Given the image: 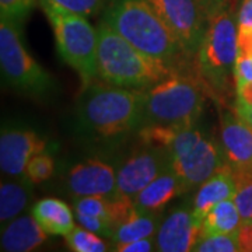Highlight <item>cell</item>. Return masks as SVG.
Listing matches in <instances>:
<instances>
[{
    "label": "cell",
    "mask_w": 252,
    "mask_h": 252,
    "mask_svg": "<svg viewBox=\"0 0 252 252\" xmlns=\"http://www.w3.org/2000/svg\"><path fill=\"white\" fill-rule=\"evenodd\" d=\"M160 216L153 212H136L135 215L129 217L122 224H119L114 230L111 241L114 245L126 244L156 235L160 227Z\"/></svg>",
    "instance_id": "obj_22"
},
{
    "label": "cell",
    "mask_w": 252,
    "mask_h": 252,
    "mask_svg": "<svg viewBox=\"0 0 252 252\" xmlns=\"http://www.w3.org/2000/svg\"><path fill=\"white\" fill-rule=\"evenodd\" d=\"M234 202L243 221L252 220V177L237 180V192Z\"/></svg>",
    "instance_id": "obj_27"
},
{
    "label": "cell",
    "mask_w": 252,
    "mask_h": 252,
    "mask_svg": "<svg viewBox=\"0 0 252 252\" xmlns=\"http://www.w3.org/2000/svg\"><path fill=\"white\" fill-rule=\"evenodd\" d=\"M34 4L35 0H0V14L1 18L18 23L27 17Z\"/></svg>",
    "instance_id": "obj_28"
},
{
    "label": "cell",
    "mask_w": 252,
    "mask_h": 252,
    "mask_svg": "<svg viewBox=\"0 0 252 252\" xmlns=\"http://www.w3.org/2000/svg\"><path fill=\"white\" fill-rule=\"evenodd\" d=\"M31 213L51 235H67L76 227L72 209L61 199H41L32 206Z\"/></svg>",
    "instance_id": "obj_19"
},
{
    "label": "cell",
    "mask_w": 252,
    "mask_h": 252,
    "mask_svg": "<svg viewBox=\"0 0 252 252\" xmlns=\"http://www.w3.org/2000/svg\"><path fill=\"white\" fill-rule=\"evenodd\" d=\"M193 251L198 252H237L241 251L238 230L225 234L206 235L200 238Z\"/></svg>",
    "instance_id": "obj_24"
},
{
    "label": "cell",
    "mask_w": 252,
    "mask_h": 252,
    "mask_svg": "<svg viewBox=\"0 0 252 252\" xmlns=\"http://www.w3.org/2000/svg\"><path fill=\"white\" fill-rule=\"evenodd\" d=\"M104 23L142 52L171 66L178 55L185 54L147 0H117L105 11Z\"/></svg>",
    "instance_id": "obj_3"
},
{
    "label": "cell",
    "mask_w": 252,
    "mask_h": 252,
    "mask_svg": "<svg viewBox=\"0 0 252 252\" xmlns=\"http://www.w3.org/2000/svg\"><path fill=\"white\" fill-rule=\"evenodd\" d=\"M114 251L119 252H150L157 250L156 248V237H146V238H140V240H136L132 243L126 244H118L114 245Z\"/></svg>",
    "instance_id": "obj_31"
},
{
    "label": "cell",
    "mask_w": 252,
    "mask_h": 252,
    "mask_svg": "<svg viewBox=\"0 0 252 252\" xmlns=\"http://www.w3.org/2000/svg\"><path fill=\"white\" fill-rule=\"evenodd\" d=\"M56 6L64 10H69L72 13H77L84 17L93 16L98 13L104 7L105 0H49Z\"/></svg>",
    "instance_id": "obj_29"
},
{
    "label": "cell",
    "mask_w": 252,
    "mask_h": 252,
    "mask_svg": "<svg viewBox=\"0 0 252 252\" xmlns=\"http://www.w3.org/2000/svg\"><path fill=\"white\" fill-rule=\"evenodd\" d=\"M243 223L234 199H225L212 207L202 221V238L206 235L233 233Z\"/></svg>",
    "instance_id": "obj_21"
},
{
    "label": "cell",
    "mask_w": 252,
    "mask_h": 252,
    "mask_svg": "<svg viewBox=\"0 0 252 252\" xmlns=\"http://www.w3.org/2000/svg\"><path fill=\"white\" fill-rule=\"evenodd\" d=\"M251 221H252V220H251Z\"/></svg>",
    "instance_id": "obj_36"
},
{
    "label": "cell",
    "mask_w": 252,
    "mask_h": 252,
    "mask_svg": "<svg viewBox=\"0 0 252 252\" xmlns=\"http://www.w3.org/2000/svg\"><path fill=\"white\" fill-rule=\"evenodd\" d=\"M237 30L233 0H225L220 9L207 17L206 30L196 52L202 79L219 95L228 91L234 77L238 54Z\"/></svg>",
    "instance_id": "obj_4"
},
{
    "label": "cell",
    "mask_w": 252,
    "mask_h": 252,
    "mask_svg": "<svg viewBox=\"0 0 252 252\" xmlns=\"http://www.w3.org/2000/svg\"><path fill=\"white\" fill-rule=\"evenodd\" d=\"M41 6L54 28L59 56L77 72L83 90H86L98 76V30L91 26L87 17L62 9L49 0H41Z\"/></svg>",
    "instance_id": "obj_5"
},
{
    "label": "cell",
    "mask_w": 252,
    "mask_h": 252,
    "mask_svg": "<svg viewBox=\"0 0 252 252\" xmlns=\"http://www.w3.org/2000/svg\"><path fill=\"white\" fill-rule=\"evenodd\" d=\"M202 137L203 133L196 125H143L139 130V139L146 146L167 152L171 160L188 153Z\"/></svg>",
    "instance_id": "obj_15"
},
{
    "label": "cell",
    "mask_w": 252,
    "mask_h": 252,
    "mask_svg": "<svg viewBox=\"0 0 252 252\" xmlns=\"http://www.w3.org/2000/svg\"><path fill=\"white\" fill-rule=\"evenodd\" d=\"M74 212L76 213L91 215V216L102 217V219L108 220L109 223H111L109 198H105V196H84V198H76V200H74Z\"/></svg>",
    "instance_id": "obj_26"
},
{
    "label": "cell",
    "mask_w": 252,
    "mask_h": 252,
    "mask_svg": "<svg viewBox=\"0 0 252 252\" xmlns=\"http://www.w3.org/2000/svg\"><path fill=\"white\" fill-rule=\"evenodd\" d=\"M0 66L6 83L31 95H45L54 89L52 76L28 54L14 21L0 23Z\"/></svg>",
    "instance_id": "obj_7"
},
{
    "label": "cell",
    "mask_w": 252,
    "mask_h": 252,
    "mask_svg": "<svg viewBox=\"0 0 252 252\" xmlns=\"http://www.w3.org/2000/svg\"><path fill=\"white\" fill-rule=\"evenodd\" d=\"M66 185L67 190L74 198H112L117 193V175L108 162L90 158L72 167Z\"/></svg>",
    "instance_id": "obj_14"
},
{
    "label": "cell",
    "mask_w": 252,
    "mask_h": 252,
    "mask_svg": "<svg viewBox=\"0 0 252 252\" xmlns=\"http://www.w3.org/2000/svg\"><path fill=\"white\" fill-rule=\"evenodd\" d=\"M46 150V142L31 129L4 127L0 136V168L10 177H24L30 160Z\"/></svg>",
    "instance_id": "obj_13"
},
{
    "label": "cell",
    "mask_w": 252,
    "mask_h": 252,
    "mask_svg": "<svg viewBox=\"0 0 252 252\" xmlns=\"http://www.w3.org/2000/svg\"><path fill=\"white\" fill-rule=\"evenodd\" d=\"M221 165H224L221 149L205 136L188 153L171 160V168L180 178L182 193L203 184Z\"/></svg>",
    "instance_id": "obj_11"
},
{
    "label": "cell",
    "mask_w": 252,
    "mask_h": 252,
    "mask_svg": "<svg viewBox=\"0 0 252 252\" xmlns=\"http://www.w3.org/2000/svg\"><path fill=\"white\" fill-rule=\"evenodd\" d=\"M48 233L38 224L35 217L24 215L16 217L9 224L1 227V251H34L45 243Z\"/></svg>",
    "instance_id": "obj_16"
},
{
    "label": "cell",
    "mask_w": 252,
    "mask_h": 252,
    "mask_svg": "<svg viewBox=\"0 0 252 252\" xmlns=\"http://www.w3.org/2000/svg\"><path fill=\"white\" fill-rule=\"evenodd\" d=\"M224 1L225 0H198L199 6L202 7L203 13L206 14V17L212 16L215 11L220 9Z\"/></svg>",
    "instance_id": "obj_34"
},
{
    "label": "cell",
    "mask_w": 252,
    "mask_h": 252,
    "mask_svg": "<svg viewBox=\"0 0 252 252\" xmlns=\"http://www.w3.org/2000/svg\"><path fill=\"white\" fill-rule=\"evenodd\" d=\"M205 94L198 81L174 72L146 90L143 125H196Z\"/></svg>",
    "instance_id": "obj_6"
},
{
    "label": "cell",
    "mask_w": 252,
    "mask_h": 252,
    "mask_svg": "<svg viewBox=\"0 0 252 252\" xmlns=\"http://www.w3.org/2000/svg\"><path fill=\"white\" fill-rule=\"evenodd\" d=\"M235 87H237V102L252 105V80L240 81L235 84Z\"/></svg>",
    "instance_id": "obj_33"
},
{
    "label": "cell",
    "mask_w": 252,
    "mask_h": 252,
    "mask_svg": "<svg viewBox=\"0 0 252 252\" xmlns=\"http://www.w3.org/2000/svg\"><path fill=\"white\" fill-rule=\"evenodd\" d=\"M235 111L252 127V105H247V104H243V102H237Z\"/></svg>",
    "instance_id": "obj_35"
},
{
    "label": "cell",
    "mask_w": 252,
    "mask_h": 252,
    "mask_svg": "<svg viewBox=\"0 0 252 252\" xmlns=\"http://www.w3.org/2000/svg\"><path fill=\"white\" fill-rule=\"evenodd\" d=\"M181 193L182 188L180 178L170 167L157 175L143 190H140L133 198V203L139 212L158 213Z\"/></svg>",
    "instance_id": "obj_18"
},
{
    "label": "cell",
    "mask_w": 252,
    "mask_h": 252,
    "mask_svg": "<svg viewBox=\"0 0 252 252\" xmlns=\"http://www.w3.org/2000/svg\"><path fill=\"white\" fill-rule=\"evenodd\" d=\"M171 167V156L156 147L139 150L126 160L117 174V193L133 199L162 171Z\"/></svg>",
    "instance_id": "obj_9"
},
{
    "label": "cell",
    "mask_w": 252,
    "mask_h": 252,
    "mask_svg": "<svg viewBox=\"0 0 252 252\" xmlns=\"http://www.w3.org/2000/svg\"><path fill=\"white\" fill-rule=\"evenodd\" d=\"M97 69L98 77L105 83L139 90L174 73L171 64L142 52L104 21L98 27Z\"/></svg>",
    "instance_id": "obj_2"
},
{
    "label": "cell",
    "mask_w": 252,
    "mask_h": 252,
    "mask_svg": "<svg viewBox=\"0 0 252 252\" xmlns=\"http://www.w3.org/2000/svg\"><path fill=\"white\" fill-rule=\"evenodd\" d=\"M77 221L80 223L84 228L90 230L95 234L105 237V238H112L114 234V227L108 220L98 216H91V215H84V213H76Z\"/></svg>",
    "instance_id": "obj_30"
},
{
    "label": "cell",
    "mask_w": 252,
    "mask_h": 252,
    "mask_svg": "<svg viewBox=\"0 0 252 252\" xmlns=\"http://www.w3.org/2000/svg\"><path fill=\"white\" fill-rule=\"evenodd\" d=\"M69 248L74 252H105L108 250L101 235L81 227H74L67 235H64Z\"/></svg>",
    "instance_id": "obj_23"
},
{
    "label": "cell",
    "mask_w": 252,
    "mask_h": 252,
    "mask_svg": "<svg viewBox=\"0 0 252 252\" xmlns=\"http://www.w3.org/2000/svg\"><path fill=\"white\" fill-rule=\"evenodd\" d=\"M30 181H3L0 187V223L7 225L28 206L31 199Z\"/></svg>",
    "instance_id": "obj_20"
},
{
    "label": "cell",
    "mask_w": 252,
    "mask_h": 252,
    "mask_svg": "<svg viewBox=\"0 0 252 252\" xmlns=\"http://www.w3.org/2000/svg\"><path fill=\"white\" fill-rule=\"evenodd\" d=\"M252 80V56L237 55L234 66V81L235 84L240 81Z\"/></svg>",
    "instance_id": "obj_32"
},
{
    "label": "cell",
    "mask_w": 252,
    "mask_h": 252,
    "mask_svg": "<svg viewBox=\"0 0 252 252\" xmlns=\"http://www.w3.org/2000/svg\"><path fill=\"white\" fill-rule=\"evenodd\" d=\"M83 91L77 115L84 132L114 139L144 124L146 90L91 84Z\"/></svg>",
    "instance_id": "obj_1"
},
{
    "label": "cell",
    "mask_w": 252,
    "mask_h": 252,
    "mask_svg": "<svg viewBox=\"0 0 252 252\" xmlns=\"http://www.w3.org/2000/svg\"><path fill=\"white\" fill-rule=\"evenodd\" d=\"M221 154L235 181L252 177V127L237 111H228L221 118Z\"/></svg>",
    "instance_id": "obj_10"
},
{
    "label": "cell",
    "mask_w": 252,
    "mask_h": 252,
    "mask_svg": "<svg viewBox=\"0 0 252 252\" xmlns=\"http://www.w3.org/2000/svg\"><path fill=\"white\" fill-rule=\"evenodd\" d=\"M235 192L237 181L234 178V174L230 170V167L224 164L210 178H207L203 184L199 185L192 205L193 213L199 220L203 221L207 212L212 207L225 199H234Z\"/></svg>",
    "instance_id": "obj_17"
},
{
    "label": "cell",
    "mask_w": 252,
    "mask_h": 252,
    "mask_svg": "<svg viewBox=\"0 0 252 252\" xmlns=\"http://www.w3.org/2000/svg\"><path fill=\"white\" fill-rule=\"evenodd\" d=\"M165 26L178 39L184 52L193 55L205 34L206 14L198 0H147Z\"/></svg>",
    "instance_id": "obj_8"
},
{
    "label": "cell",
    "mask_w": 252,
    "mask_h": 252,
    "mask_svg": "<svg viewBox=\"0 0 252 252\" xmlns=\"http://www.w3.org/2000/svg\"><path fill=\"white\" fill-rule=\"evenodd\" d=\"M55 171L54 157L46 152L35 154L30 162L27 164V168L24 172V177L31 184H41L48 181Z\"/></svg>",
    "instance_id": "obj_25"
},
{
    "label": "cell",
    "mask_w": 252,
    "mask_h": 252,
    "mask_svg": "<svg viewBox=\"0 0 252 252\" xmlns=\"http://www.w3.org/2000/svg\"><path fill=\"white\" fill-rule=\"evenodd\" d=\"M202 238V220L188 205L175 207L161 221L156 234V248L161 252L193 251Z\"/></svg>",
    "instance_id": "obj_12"
}]
</instances>
